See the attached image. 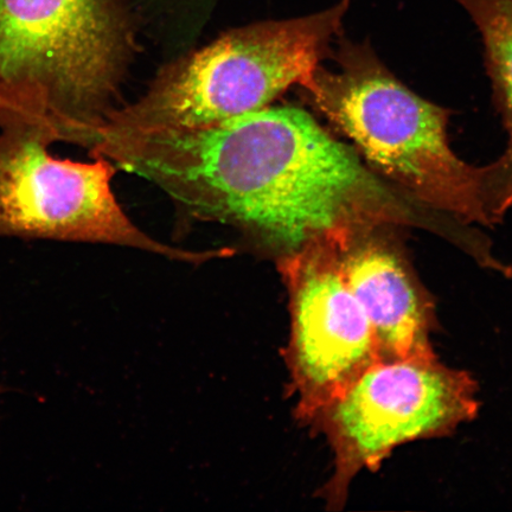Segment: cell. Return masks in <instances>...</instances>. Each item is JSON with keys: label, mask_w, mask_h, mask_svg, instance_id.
I'll return each instance as SVG.
<instances>
[{"label": "cell", "mask_w": 512, "mask_h": 512, "mask_svg": "<svg viewBox=\"0 0 512 512\" xmlns=\"http://www.w3.org/2000/svg\"><path fill=\"white\" fill-rule=\"evenodd\" d=\"M221 0H133L138 21L160 28L195 31Z\"/></svg>", "instance_id": "cell-10"}, {"label": "cell", "mask_w": 512, "mask_h": 512, "mask_svg": "<svg viewBox=\"0 0 512 512\" xmlns=\"http://www.w3.org/2000/svg\"><path fill=\"white\" fill-rule=\"evenodd\" d=\"M336 233L318 235L277 259L290 311L288 388L294 415L306 426L380 362L373 328L345 281Z\"/></svg>", "instance_id": "cell-7"}, {"label": "cell", "mask_w": 512, "mask_h": 512, "mask_svg": "<svg viewBox=\"0 0 512 512\" xmlns=\"http://www.w3.org/2000/svg\"><path fill=\"white\" fill-rule=\"evenodd\" d=\"M337 69H316L306 98L347 137L371 170L401 194L460 222L490 227L482 168L460 159L447 137L448 112L395 78L368 41L341 35Z\"/></svg>", "instance_id": "cell-3"}, {"label": "cell", "mask_w": 512, "mask_h": 512, "mask_svg": "<svg viewBox=\"0 0 512 512\" xmlns=\"http://www.w3.org/2000/svg\"><path fill=\"white\" fill-rule=\"evenodd\" d=\"M400 228L366 223L336 233L345 281L373 328L380 362L434 354V303L409 261Z\"/></svg>", "instance_id": "cell-8"}, {"label": "cell", "mask_w": 512, "mask_h": 512, "mask_svg": "<svg viewBox=\"0 0 512 512\" xmlns=\"http://www.w3.org/2000/svg\"><path fill=\"white\" fill-rule=\"evenodd\" d=\"M482 36L494 99L508 144L496 162L482 168V201L490 227L512 208V0H456Z\"/></svg>", "instance_id": "cell-9"}, {"label": "cell", "mask_w": 512, "mask_h": 512, "mask_svg": "<svg viewBox=\"0 0 512 512\" xmlns=\"http://www.w3.org/2000/svg\"><path fill=\"white\" fill-rule=\"evenodd\" d=\"M478 411L476 381L435 354L375 363L309 424L334 454L320 495L341 510L358 473L379 469L399 446L452 434Z\"/></svg>", "instance_id": "cell-5"}, {"label": "cell", "mask_w": 512, "mask_h": 512, "mask_svg": "<svg viewBox=\"0 0 512 512\" xmlns=\"http://www.w3.org/2000/svg\"><path fill=\"white\" fill-rule=\"evenodd\" d=\"M351 3L338 0L315 14L224 32L160 70L142 98L114 107L95 128L196 130L271 106L287 89L309 85L343 35Z\"/></svg>", "instance_id": "cell-4"}, {"label": "cell", "mask_w": 512, "mask_h": 512, "mask_svg": "<svg viewBox=\"0 0 512 512\" xmlns=\"http://www.w3.org/2000/svg\"><path fill=\"white\" fill-rule=\"evenodd\" d=\"M137 23L133 0H0V127L83 146L114 108Z\"/></svg>", "instance_id": "cell-2"}, {"label": "cell", "mask_w": 512, "mask_h": 512, "mask_svg": "<svg viewBox=\"0 0 512 512\" xmlns=\"http://www.w3.org/2000/svg\"><path fill=\"white\" fill-rule=\"evenodd\" d=\"M0 238L106 243L201 265L229 249L188 251L165 245L134 224L115 198V166L104 157L78 163L51 156L59 142L44 124L0 127Z\"/></svg>", "instance_id": "cell-6"}, {"label": "cell", "mask_w": 512, "mask_h": 512, "mask_svg": "<svg viewBox=\"0 0 512 512\" xmlns=\"http://www.w3.org/2000/svg\"><path fill=\"white\" fill-rule=\"evenodd\" d=\"M86 147L156 184L195 219L240 229L275 259L357 224L443 238L452 229L450 217L401 194L298 107L268 106L187 131L94 128Z\"/></svg>", "instance_id": "cell-1"}, {"label": "cell", "mask_w": 512, "mask_h": 512, "mask_svg": "<svg viewBox=\"0 0 512 512\" xmlns=\"http://www.w3.org/2000/svg\"><path fill=\"white\" fill-rule=\"evenodd\" d=\"M3 392H4V388L0 387V394H2Z\"/></svg>", "instance_id": "cell-11"}]
</instances>
